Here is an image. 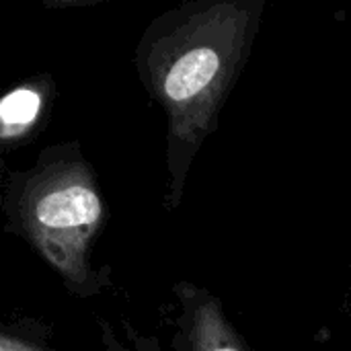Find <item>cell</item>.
<instances>
[{
	"label": "cell",
	"mask_w": 351,
	"mask_h": 351,
	"mask_svg": "<svg viewBox=\"0 0 351 351\" xmlns=\"http://www.w3.org/2000/svg\"><path fill=\"white\" fill-rule=\"evenodd\" d=\"M220 66L218 53L210 47L187 51L175 62L165 80V90L173 101H185L204 90L216 76Z\"/></svg>",
	"instance_id": "cell-2"
},
{
	"label": "cell",
	"mask_w": 351,
	"mask_h": 351,
	"mask_svg": "<svg viewBox=\"0 0 351 351\" xmlns=\"http://www.w3.org/2000/svg\"><path fill=\"white\" fill-rule=\"evenodd\" d=\"M214 351H237L234 348H220V350H214Z\"/></svg>",
	"instance_id": "cell-4"
},
{
	"label": "cell",
	"mask_w": 351,
	"mask_h": 351,
	"mask_svg": "<svg viewBox=\"0 0 351 351\" xmlns=\"http://www.w3.org/2000/svg\"><path fill=\"white\" fill-rule=\"evenodd\" d=\"M37 220L49 228H74L93 224L101 214L99 197L82 187L72 185L45 195L37 204Z\"/></svg>",
	"instance_id": "cell-1"
},
{
	"label": "cell",
	"mask_w": 351,
	"mask_h": 351,
	"mask_svg": "<svg viewBox=\"0 0 351 351\" xmlns=\"http://www.w3.org/2000/svg\"><path fill=\"white\" fill-rule=\"evenodd\" d=\"M39 95L31 88H16L4 97L0 105V119L6 128L27 125L35 119L39 111Z\"/></svg>",
	"instance_id": "cell-3"
}]
</instances>
